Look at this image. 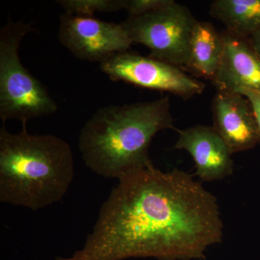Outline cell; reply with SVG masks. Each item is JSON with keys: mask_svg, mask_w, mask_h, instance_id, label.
Segmentation results:
<instances>
[{"mask_svg": "<svg viewBox=\"0 0 260 260\" xmlns=\"http://www.w3.org/2000/svg\"><path fill=\"white\" fill-rule=\"evenodd\" d=\"M56 3L65 13L87 17H93L95 12H115L126 7V0H59Z\"/></svg>", "mask_w": 260, "mask_h": 260, "instance_id": "obj_13", "label": "cell"}, {"mask_svg": "<svg viewBox=\"0 0 260 260\" xmlns=\"http://www.w3.org/2000/svg\"><path fill=\"white\" fill-rule=\"evenodd\" d=\"M0 129V202L36 210L60 201L75 175L70 145L53 135Z\"/></svg>", "mask_w": 260, "mask_h": 260, "instance_id": "obj_3", "label": "cell"}, {"mask_svg": "<svg viewBox=\"0 0 260 260\" xmlns=\"http://www.w3.org/2000/svg\"><path fill=\"white\" fill-rule=\"evenodd\" d=\"M253 49L260 56V27L255 32L251 34V37L248 38Z\"/></svg>", "mask_w": 260, "mask_h": 260, "instance_id": "obj_16", "label": "cell"}, {"mask_svg": "<svg viewBox=\"0 0 260 260\" xmlns=\"http://www.w3.org/2000/svg\"><path fill=\"white\" fill-rule=\"evenodd\" d=\"M213 128L232 154L254 148L259 143L249 101L240 93L218 91L212 102Z\"/></svg>", "mask_w": 260, "mask_h": 260, "instance_id": "obj_8", "label": "cell"}, {"mask_svg": "<svg viewBox=\"0 0 260 260\" xmlns=\"http://www.w3.org/2000/svg\"><path fill=\"white\" fill-rule=\"evenodd\" d=\"M239 93L245 96L250 104L254 120H255L258 137H259V143H260V92L243 89Z\"/></svg>", "mask_w": 260, "mask_h": 260, "instance_id": "obj_15", "label": "cell"}, {"mask_svg": "<svg viewBox=\"0 0 260 260\" xmlns=\"http://www.w3.org/2000/svg\"><path fill=\"white\" fill-rule=\"evenodd\" d=\"M223 52L221 32L208 22L198 21L191 34L186 69L199 76L213 80Z\"/></svg>", "mask_w": 260, "mask_h": 260, "instance_id": "obj_11", "label": "cell"}, {"mask_svg": "<svg viewBox=\"0 0 260 260\" xmlns=\"http://www.w3.org/2000/svg\"><path fill=\"white\" fill-rule=\"evenodd\" d=\"M23 21L8 19L0 30V119L27 124L30 119L54 114L58 109L45 85L30 74L18 55L23 38L34 31Z\"/></svg>", "mask_w": 260, "mask_h": 260, "instance_id": "obj_4", "label": "cell"}, {"mask_svg": "<svg viewBox=\"0 0 260 260\" xmlns=\"http://www.w3.org/2000/svg\"><path fill=\"white\" fill-rule=\"evenodd\" d=\"M210 13L238 37L248 39L260 27V0H215Z\"/></svg>", "mask_w": 260, "mask_h": 260, "instance_id": "obj_12", "label": "cell"}, {"mask_svg": "<svg viewBox=\"0 0 260 260\" xmlns=\"http://www.w3.org/2000/svg\"><path fill=\"white\" fill-rule=\"evenodd\" d=\"M169 0H126L125 10L129 16L144 14L167 4Z\"/></svg>", "mask_w": 260, "mask_h": 260, "instance_id": "obj_14", "label": "cell"}, {"mask_svg": "<svg viewBox=\"0 0 260 260\" xmlns=\"http://www.w3.org/2000/svg\"><path fill=\"white\" fill-rule=\"evenodd\" d=\"M223 52L211 80L218 91L239 93L243 89L260 92V56L249 39L225 30Z\"/></svg>", "mask_w": 260, "mask_h": 260, "instance_id": "obj_9", "label": "cell"}, {"mask_svg": "<svg viewBox=\"0 0 260 260\" xmlns=\"http://www.w3.org/2000/svg\"><path fill=\"white\" fill-rule=\"evenodd\" d=\"M59 22V42L83 60L101 63L127 51L133 44L121 23L67 13L61 15Z\"/></svg>", "mask_w": 260, "mask_h": 260, "instance_id": "obj_7", "label": "cell"}, {"mask_svg": "<svg viewBox=\"0 0 260 260\" xmlns=\"http://www.w3.org/2000/svg\"><path fill=\"white\" fill-rule=\"evenodd\" d=\"M223 237L216 198L188 173L151 162L119 179L83 247L59 260L203 259Z\"/></svg>", "mask_w": 260, "mask_h": 260, "instance_id": "obj_1", "label": "cell"}, {"mask_svg": "<svg viewBox=\"0 0 260 260\" xmlns=\"http://www.w3.org/2000/svg\"><path fill=\"white\" fill-rule=\"evenodd\" d=\"M175 129L169 98L98 109L80 130L78 146L86 167L121 179L151 164L148 150L162 130Z\"/></svg>", "mask_w": 260, "mask_h": 260, "instance_id": "obj_2", "label": "cell"}, {"mask_svg": "<svg viewBox=\"0 0 260 260\" xmlns=\"http://www.w3.org/2000/svg\"><path fill=\"white\" fill-rule=\"evenodd\" d=\"M100 68L112 81L169 92L183 99L200 95L206 87L204 83L191 78L176 65L128 51L102 61Z\"/></svg>", "mask_w": 260, "mask_h": 260, "instance_id": "obj_6", "label": "cell"}, {"mask_svg": "<svg viewBox=\"0 0 260 260\" xmlns=\"http://www.w3.org/2000/svg\"><path fill=\"white\" fill-rule=\"evenodd\" d=\"M174 148L190 154L196 175L205 181L221 180L234 172L230 150L213 126L198 125L178 130Z\"/></svg>", "mask_w": 260, "mask_h": 260, "instance_id": "obj_10", "label": "cell"}, {"mask_svg": "<svg viewBox=\"0 0 260 260\" xmlns=\"http://www.w3.org/2000/svg\"><path fill=\"white\" fill-rule=\"evenodd\" d=\"M198 20L190 10L173 0L121 23L133 44H143L149 56L186 69L191 34Z\"/></svg>", "mask_w": 260, "mask_h": 260, "instance_id": "obj_5", "label": "cell"}]
</instances>
